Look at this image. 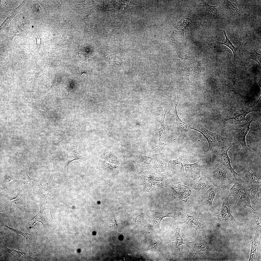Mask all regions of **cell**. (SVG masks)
<instances>
[{
    "instance_id": "1",
    "label": "cell",
    "mask_w": 261,
    "mask_h": 261,
    "mask_svg": "<svg viewBox=\"0 0 261 261\" xmlns=\"http://www.w3.org/2000/svg\"><path fill=\"white\" fill-rule=\"evenodd\" d=\"M209 175L210 182L219 189L228 188L235 181V178L233 174L222 164L216 169L210 171Z\"/></svg>"
},
{
    "instance_id": "2",
    "label": "cell",
    "mask_w": 261,
    "mask_h": 261,
    "mask_svg": "<svg viewBox=\"0 0 261 261\" xmlns=\"http://www.w3.org/2000/svg\"><path fill=\"white\" fill-rule=\"evenodd\" d=\"M190 129L201 133L205 138L209 145L208 148L204 152V156L212 148L216 146H224L229 138L219 135L216 132L209 131L202 125L197 122L189 125Z\"/></svg>"
},
{
    "instance_id": "3",
    "label": "cell",
    "mask_w": 261,
    "mask_h": 261,
    "mask_svg": "<svg viewBox=\"0 0 261 261\" xmlns=\"http://www.w3.org/2000/svg\"><path fill=\"white\" fill-rule=\"evenodd\" d=\"M230 195L225 194L222 197V204L219 214H214L215 220L224 227L226 228H232L237 226L239 222L232 215L230 211V205L228 201Z\"/></svg>"
},
{
    "instance_id": "4",
    "label": "cell",
    "mask_w": 261,
    "mask_h": 261,
    "mask_svg": "<svg viewBox=\"0 0 261 261\" xmlns=\"http://www.w3.org/2000/svg\"><path fill=\"white\" fill-rule=\"evenodd\" d=\"M254 121V120L252 118L250 121L248 120L243 124L237 125L233 128L232 131L235 139L241 144L242 151L246 157H248L252 152L246 145V137L250 129V124Z\"/></svg>"
},
{
    "instance_id": "5",
    "label": "cell",
    "mask_w": 261,
    "mask_h": 261,
    "mask_svg": "<svg viewBox=\"0 0 261 261\" xmlns=\"http://www.w3.org/2000/svg\"><path fill=\"white\" fill-rule=\"evenodd\" d=\"M230 193L234 201L245 211L246 207H249L255 211L251 206L246 190L238 182H236L231 187Z\"/></svg>"
},
{
    "instance_id": "6",
    "label": "cell",
    "mask_w": 261,
    "mask_h": 261,
    "mask_svg": "<svg viewBox=\"0 0 261 261\" xmlns=\"http://www.w3.org/2000/svg\"><path fill=\"white\" fill-rule=\"evenodd\" d=\"M199 219V216L197 213L189 210H184L182 212L181 222L182 224H185L193 227L207 239L205 225L204 224L200 222Z\"/></svg>"
},
{
    "instance_id": "7",
    "label": "cell",
    "mask_w": 261,
    "mask_h": 261,
    "mask_svg": "<svg viewBox=\"0 0 261 261\" xmlns=\"http://www.w3.org/2000/svg\"><path fill=\"white\" fill-rule=\"evenodd\" d=\"M235 143L232 144L226 150H218L215 154V158L217 161L221 163L234 176L236 182L241 181L244 177L237 173L232 167L228 152L230 148Z\"/></svg>"
},
{
    "instance_id": "8",
    "label": "cell",
    "mask_w": 261,
    "mask_h": 261,
    "mask_svg": "<svg viewBox=\"0 0 261 261\" xmlns=\"http://www.w3.org/2000/svg\"><path fill=\"white\" fill-rule=\"evenodd\" d=\"M154 154L152 151L146 150L138 153L134 161L139 169H147L152 167L154 160Z\"/></svg>"
},
{
    "instance_id": "9",
    "label": "cell",
    "mask_w": 261,
    "mask_h": 261,
    "mask_svg": "<svg viewBox=\"0 0 261 261\" xmlns=\"http://www.w3.org/2000/svg\"><path fill=\"white\" fill-rule=\"evenodd\" d=\"M251 249L249 261H258L261 258V234L252 233L249 236Z\"/></svg>"
},
{
    "instance_id": "10",
    "label": "cell",
    "mask_w": 261,
    "mask_h": 261,
    "mask_svg": "<svg viewBox=\"0 0 261 261\" xmlns=\"http://www.w3.org/2000/svg\"><path fill=\"white\" fill-rule=\"evenodd\" d=\"M169 187L172 189V196L175 199L186 202L189 198L191 192L187 186L174 183L170 184Z\"/></svg>"
},
{
    "instance_id": "11",
    "label": "cell",
    "mask_w": 261,
    "mask_h": 261,
    "mask_svg": "<svg viewBox=\"0 0 261 261\" xmlns=\"http://www.w3.org/2000/svg\"><path fill=\"white\" fill-rule=\"evenodd\" d=\"M246 177L250 182V186H261V169L254 166H249L245 172Z\"/></svg>"
},
{
    "instance_id": "12",
    "label": "cell",
    "mask_w": 261,
    "mask_h": 261,
    "mask_svg": "<svg viewBox=\"0 0 261 261\" xmlns=\"http://www.w3.org/2000/svg\"><path fill=\"white\" fill-rule=\"evenodd\" d=\"M155 173L154 171L151 173L146 170H140L139 172V184L143 185L144 192H148L152 187L154 181L153 176Z\"/></svg>"
},
{
    "instance_id": "13",
    "label": "cell",
    "mask_w": 261,
    "mask_h": 261,
    "mask_svg": "<svg viewBox=\"0 0 261 261\" xmlns=\"http://www.w3.org/2000/svg\"><path fill=\"white\" fill-rule=\"evenodd\" d=\"M254 107L253 106H249L246 109H242L234 113H229L224 117L223 121L225 122L232 119L238 122H241L244 120L246 116L249 113L253 111H260L258 108Z\"/></svg>"
},
{
    "instance_id": "14",
    "label": "cell",
    "mask_w": 261,
    "mask_h": 261,
    "mask_svg": "<svg viewBox=\"0 0 261 261\" xmlns=\"http://www.w3.org/2000/svg\"><path fill=\"white\" fill-rule=\"evenodd\" d=\"M202 159L191 164H185L184 165L186 176L191 178L193 180L199 178L201 176L200 172L203 165Z\"/></svg>"
},
{
    "instance_id": "15",
    "label": "cell",
    "mask_w": 261,
    "mask_h": 261,
    "mask_svg": "<svg viewBox=\"0 0 261 261\" xmlns=\"http://www.w3.org/2000/svg\"><path fill=\"white\" fill-rule=\"evenodd\" d=\"M182 160V157H180L176 160H169L168 163L167 169L171 171L173 175L178 177H182L183 175L186 176Z\"/></svg>"
},
{
    "instance_id": "16",
    "label": "cell",
    "mask_w": 261,
    "mask_h": 261,
    "mask_svg": "<svg viewBox=\"0 0 261 261\" xmlns=\"http://www.w3.org/2000/svg\"><path fill=\"white\" fill-rule=\"evenodd\" d=\"M179 101L174 100L172 102V107L174 109L175 119L176 128L180 131L181 135L185 137L187 136L188 132L190 129L189 125L187 123L181 120L179 117L177 112V106Z\"/></svg>"
},
{
    "instance_id": "17",
    "label": "cell",
    "mask_w": 261,
    "mask_h": 261,
    "mask_svg": "<svg viewBox=\"0 0 261 261\" xmlns=\"http://www.w3.org/2000/svg\"><path fill=\"white\" fill-rule=\"evenodd\" d=\"M78 144L75 142H73L70 146V147L67 153L65 164V170L66 171H68V167L69 164L74 160H85L86 158L77 153V150Z\"/></svg>"
},
{
    "instance_id": "18",
    "label": "cell",
    "mask_w": 261,
    "mask_h": 261,
    "mask_svg": "<svg viewBox=\"0 0 261 261\" xmlns=\"http://www.w3.org/2000/svg\"><path fill=\"white\" fill-rule=\"evenodd\" d=\"M154 160L152 166L153 171L162 172L167 169L169 160L162 154H154Z\"/></svg>"
},
{
    "instance_id": "19",
    "label": "cell",
    "mask_w": 261,
    "mask_h": 261,
    "mask_svg": "<svg viewBox=\"0 0 261 261\" xmlns=\"http://www.w3.org/2000/svg\"><path fill=\"white\" fill-rule=\"evenodd\" d=\"M250 199L251 204L261 206V186H250V188L246 190Z\"/></svg>"
},
{
    "instance_id": "20",
    "label": "cell",
    "mask_w": 261,
    "mask_h": 261,
    "mask_svg": "<svg viewBox=\"0 0 261 261\" xmlns=\"http://www.w3.org/2000/svg\"><path fill=\"white\" fill-rule=\"evenodd\" d=\"M186 245L189 248L193 250L195 254L191 259L192 260L199 253L203 251L209 249L210 248L209 245L205 241L199 239H196L194 241L186 244Z\"/></svg>"
},
{
    "instance_id": "21",
    "label": "cell",
    "mask_w": 261,
    "mask_h": 261,
    "mask_svg": "<svg viewBox=\"0 0 261 261\" xmlns=\"http://www.w3.org/2000/svg\"><path fill=\"white\" fill-rule=\"evenodd\" d=\"M213 186L206 178L203 177L196 182L194 188L198 193L203 195Z\"/></svg>"
},
{
    "instance_id": "22",
    "label": "cell",
    "mask_w": 261,
    "mask_h": 261,
    "mask_svg": "<svg viewBox=\"0 0 261 261\" xmlns=\"http://www.w3.org/2000/svg\"><path fill=\"white\" fill-rule=\"evenodd\" d=\"M153 176L152 187L158 189L169 187L170 183L166 176L162 173L156 172Z\"/></svg>"
},
{
    "instance_id": "23",
    "label": "cell",
    "mask_w": 261,
    "mask_h": 261,
    "mask_svg": "<svg viewBox=\"0 0 261 261\" xmlns=\"http://www.w3.org/2000/svg\"><path fill=\"white\" fill-rule=\"evenodd\" d=\"M246 211L248 214L250 222L253 225L254 229L257 233L261 234V212H253L247 209Z\"/></svg>"
},
{
    "instance_id": "24",
    "label": "cell",
    "mask_w": 261,
    "mask_h": 261,
    "mask_svg": "<svg viewBox=\"0 0 261 261\" xmlns=\"http://www.w3.org/2000/svg\"><path fill=\"white\" fill-rule=\"evenodd\" d=\"M153 214V215L154 217L153 218L152 221L160 230V225L163 218L166 217H171L176 218H178L181 214V212L179 211L173 212H168L167 211L161 213L155 212Z\"/></svg>"
},
{
    "instance_id": "25",
    "label": "cell",
    "mask_w": 261,
    "mask_h": 261,
    "mask_svg": "<svg viewBox=\"0 0 261 261\" xmlns=\"http://www.w3.org/2000/svg\"><path fill=\"white\" fill-rule=\"evenodd\" d=\"M219 189L217 187L213 186L203 195L202 201L205 206L208 207L212 206L214 199Z\"/></svg>"
},
{
    "instance_id": "26",
    "label": "cell",
    "mask_w": 261,
    "mask_h": 261,
    "mask_svg": "<svg viewBox=\"0 0 261 261\" xmlns=\"http://www.w3.org/2000/svg\"><path fill=\"white\" fill-rule=\"evenodd\" d=\"M226 38L225 41L224 43L219 42V44L221 45H225L230 48L232 51L234 55V60L237 59L240 56L241 53L242 44L240 43L239 46L238 47H235L231 42L229 38L227 36L225 30V25H224V30L222 29Z\"/></svg>"
},
{
    "instance_id": "27",
    "label": "cell",
    "mask_w": 261,
    "mask_h": 261,
    "mask_svg": "<svg viewBox=\"0 0 261 261\" xmlns=\"http://www.w3.org/2000/svg\"><path fill=\"white\" fill-rule=\"evenodd\" d=\"M168 109V106L167 105H166L165 107L164 110L161 116L159 117H157L156 118V120L160 123V126L158 131V133L159 135V144L162 143L160 140L161 136L162 133H165L164 119L166 115Z\"/></svg>"
},
{
    "instance_id": "28",
    "label": "cell",
    "mask_w": 261,
    "mask_h": 261,
    "mask_svg": "<svg viewBox=\"0 0 261 261\" xmlns=\"http://www.w3.org/2000/svg\"><path fill=\"white\" fill-rule=\"evenodd\" d=\"M224 2L228 14L236 17L239 16V10L236 3H232L228 0H225Z\"/></svg>"
},
{
    "instance_id": "29",
    "label": "cell",
    "mask_w": 261,
    "mask_h": 261,
    "mask_svg": "<svg viewBox=\"0 0 261 261\" xmlns=\"http://www.w3.org/2000/svg\"><path fill=\"white\" fill-rule=\"evenodd\" d=\"M19 167L20 170V176L22 182L28 187L31 185L32 180L28 174V170L24 166L19 162Z\"/></svg>"
},
{
    "instance_id": "30",
    "label": "cell",
    "mask_w": 261,
    "mask_h": 261,
    "mask_svg": "<svg viewBox=\"0 0 261 261\" xmlns=\"http://www.w3.org/2000/svg\"><path fill=\"white\" fill-rule=\"evenodd\" d=\"M72 109L68 108L65 113L61 123L59 127L58 131L63 132L67 128L69 125L72 116Z\"/></svg>"
},
{
    "instance_id": "31",
    "label": "cell",
    "mask_w": 261,
    "mask_h": 261,
    "mask_svg": "<svg viewBox=\"0 0 261 261\" xmlns=\"http://www.w3.org/2000/svg\"><path fill=\"white\" fill-rule=\"evenodd\" d=\"M63 132L58 131L53 134L51 143V152H54L61 144Z\"/></svg>"
},
{
    "instance_id": "32",
    "label": "cell",
    "mask_w": 261,
    "mask_h": 261,
    "mask_svg": "<svg viewBox=\"0 0 261 261\" xmlns=\"http://www.w3.org/2000/svg\"><path fill=\"white\" fill-rule=\"evenodd\" d=\"M175 239L176 242L175 243V247L176 250L179 253L181 254L180 249L181 245L183 244L186 243L183 242V239L181 238V228L180 226L176 225V224Z\"/></svg>"
},
{
    "instance_id": "33",
    "label": "cell",
    "mask_w": 261,
    "mask_h": 261,
    "mask_svg": "<svg viewBox=\"0 0 261 261\" xmlns=\"http://www.w3.org/2000/svg\"><path fill=\"white\" fill-rule=\"evenodd\" d=\"M204 4L205 6V14L207 16L212 19L216 18L217 15L216 6H210L206 1L204 2Z\"/></svg>"
},
{
    "instance_id": "34",
    "label": "cell",
    "mask_w": 261,
    "mask_h": 261,
    "mask_svg": "<svg viewBox=\"0 0 261 261\" xmlns=\"http://www.w3.org/2000/svg\"><path fill=\"white\" fill-rule=\"evenodd\" d=\"M63 87L67 91V97L71 96L74 93L75 87L74 84L70 79H67L65 80L63 83Z\"/></svg>"
},
{
    "instance_id": "35",
    "label": "cell",
    "mask_w": 261,
    "mask_h": 261,
    "mask_svg": "<svg viewBox=\"0 0 261 261\" xmlns=\"http://www.w3.org/2000/svg\"><path fill=\"white\" fill-rule=\"evenodd\" d=\"M6 227L9 228L11 231L16 233L22 235L25 239V242L29 241L32 242V239L33 238L34 233L30 234L26 232H24L17 229H15L13 228L10 227L7 225L6 226Z\"/></svg>"
},
{
    "instance_id": "36",
    "label": "cell",
    "mask_w": 261,
    "mask_h": 261,
    "mask_svg": "<svg viewBox=\"0 0 261 261\" xmlns=\"http://www.w3.org/2000/svg\"><path fill=\"white\" fill-rule=\"evenodd\" d=\"M180 34L178 29L175 25H174L171 28L168 33V37L169 39L174 41H175V38H178Z\"/></svg>"
},
{
    "instance_id": "37",
    "label": "cell",
    "mask_w": 261,
    "mask_h": 261,
    "mask_svg": "<svg viewBox=\"0 0 261 261\" xmlns=\"http://www.w3.org/2000/svg\"><path fill=\"white\" fill-rule=\"evenodd\" d=\"M6 252L9 255H12L18 258L24 257L25 253L21 252L14 249H8L6 244Z\"/></svg>"
},
{
    "instance_id": "38",
    "label": "cell",
    "mask_w": 261,
    "mask_h": 261,
    "mask_svg": "<svg viewBox=\"0 0 261 261\" xmlns=\"http://www.w3.org/2000/svg\"><path fill=\"white\" fill-rule=\"evenodd\" d=\"M51 60V59H48L47 60L44 67L37 73L36 76V77L42 78L46 75L48 67Z\"/></svg>"
},
{
    "instance_id": "39",
    "label": "cell",
    "mask_w": 261,
    "mask_h": 261,
    "mask_svg": "<svg viewBox=\"0 0 261 261\" xmlns=\"http://www.w3.org/2000/svg\"><path fill=\"white\" fill-rule=\"evenodd\" d=\"M261 54L258 53L255 50L251 53L249 58L253 59L257 62L259 64V66H261Z\"/></svg>"
},
{
    "instance_id": "40",
    "label": "cell",
    "mask_w": 261,
    "mask_h": 261,
    "mask_svg": "<svg viewBox=\"0 0 261 261\" xmlns=\"http://www.w3.org/2000/svg\"><path fill=\"white\" fill-rule=\"evenodd\" d=\"M36 109L41 112L47 110V108L44 104L37 102H29Z\"/></svg>"
},
{
    "instance_id": "41",
    "label": "cell",
    "mask_w": 261,
    "mask_h": 261,
    "mask_svg": "<svg viewBox=\"0 0 261 261\" xmlns=\"http://www.w3.org/2000/svg\"><path fill=\"white\" fill-rule=\"evenodd\" d=\"M76 72L80 76L83 73L85 74L87 76L88 79L89 69L85 66H79L75 68Z\"/></svg>"
},
{
    "instance_id": "42",
    "label": "cell",
    "mask_w": 261,
    "mask_h": 261,
    "mask_svg": "<svg viewBox=\"0 0 261 261\" xmlns=\"http://www.w3.org/2000/svg\"><path fill=\"white\" fill-rule=\"evenodd\" d=\"M42 216L41 213V212L40 211V212L33 219L31 220H27V221H30L32 227H33L38 222L41 223L43 224V225H44L42 221Z\"/></svg>"
},
{
    "instance_id": "43",
    "label": "cell",
    "mask_w": 261,
    "mask_h": 261,
    "mask_svg": "<svg viewBox=\"0 0 261 261\" xmlns=\"http://www.w3.org/2000/svg\"><path fill=\"white\" fill-rule=\"evenodd\" d=\"M56 76L53 83L47 91L44 92V94L45 96H51L53 94L54 89L56 81Z\"/></svg>"
},
{
    "instance_id": "44",
    "label": "cell",
    "mask_w": 261,
    "mask_h": 261,
    "mask_svg": "<svg viewBox=\"0 0 261 261\" xmlns=\"http://www.w3.org/2000/svg\"><path fill=\"white\" fill-rule=\"evenodd\" d=\"M71 43L68 40H61L57 45V48H63L67 47Z\"/></svg>"
},
{
    "instance_id": "45",
    "label": "cell",
    "mask_w": 261,
    "mask_h": 261,
    "mask_svg": "<svg viewBox=\"0 0 261 261\" xmlns=\"http://www.w3.org/2000/svg\"><path fill=\"white\" fill-rule=\"evenodd\" d=\"M168 144V143H162L161 144L158 145L157 148L155 149L154 151H152L154 154H160L162 149Z\"/></svg>"
},
{
    "instance_id": "46",
    "label": "cell",
    "mask_w": 261,
    "mask_h": 261,
    "mask_svg": "<svg viewBox=\"0 0 261 261\" xmlns=\"http://www.w3.org/2000/svg\"><path fill=\"white\" fill-rule=\"evenodd\" d=\"M143 214L141 213L137 217L136 219V227L139 226L141 223L143 219Z\"/></svg>"
},
{
    "instance_id": "47",
    "label": "cell",
    "mask_w": 261,
    "mask_h": 261,
    "mask_svg": "<svg viewBox=\"0 0 261 261\" xmlns=\"http://www.w3.org/2000/svg\"><path fill=\"white\" fill-rule=\"evenodd\" d=\"M157 245V243L155 242L151 243L148 248V250L151 251H154L156 248Z\"/></svg>"
},
{
    "instance_id": "48",
    "label": "cell",
    "mask_w": 261,
    "mask_h": 261,
    "mask_svg": "<svg viewBox=\"0 0 261 261\" xmlns=\"http://www.w3.org/2000/svg\"><path fill=\"white\" fill-rule=\"evenodd\" d=\"M14 212L13 210H9L3 212H0V214L5 217H10L9 216L12 213Z\"/></svg>"
},
{
    "instance_id": "49",
    "label": "cell",
    "mask_w": 261,
    "mask_h": 261,
    "mask_svg": "<svg viewBox=\"0 0 261 261\" xmlns=\"http://www.w3.org/2000/svg\"><path fill=\"white\" fill-rule=\"evenodd\" d=\"M1 56L6 61H8L9 58L7 54L5 52H3L1 53Z\"/></svg>"
},
{
    "instance_id": "50",
    "label": "cell",
    "mask_w": 261,
    "mask_h": 261,
    "mask_svg": "<svg viewBox=\"0 0 261 261\" xmlns=\"http://www.w3.org/2000/svg\"><path fill=\"white\" fill-rule=\"evenodd\" d=\"M94 25L92 24L87 27L86 28V31L87 32H89L92 30V29H93Z\"/></svg>"
},
{
    "instance_id": "51",
    "label": "cell",
    "mask_w": 261,
    "mask_h": 261,
    "mask_svg": "<svg viewBox=\"0 0 261 261\" xmlns=\"http://www.w3.org/2000/svg\"><path fill=\"white\" fill-rule=\"evenodd\" d=\"M19 199V197L18 196H17L16 198L10 201V202L12 203H14L15 204H16L17 202L18 201Z\"/></svg>"
},
{
    "instance_id": "52",
    "label": "cell",
    "mask_w": 261,
    "mask_h": 261,
    "mask_svg": "<svg viewBox=\"0 0 261 261\" xmlns=\"http://www.w3.org/2000/svg\"><path fill=\"white\" fill-rule=\"evenodd\" d=\"M114 40L117 43H119V39L118 37V36H114Z\"/></svg>"
},
{
    "instance_id": "53",
    "label": "cell",
    "mask_w": 261,
    "mask_h": 261,
    "mask_svg": "<svg viewBox=\"0 0 261 261\" xmlns=\"http://www.w3.org/2000/svg\"><path fill=\"white\" fill-rule=\"evenodd\" d=\"M33 26L32 27H33V26Z\"/></svg>"
}]
</instances>
